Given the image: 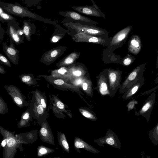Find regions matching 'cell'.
<instances>
[{
    "instance_id": "obj_1",
    "label": "cell",
    "mask_w": 158,
    "mask_h": 158,
    "mask_svg": "<svg viewBox=\"0 0 158 158\" xmlns=\"http://www.w3.org/2000/svg\"><path fill=\"white\" fill-rule=\"evenodd\" d=\"M0 133L6 139V144L3 148V158H14L17 152V149L23 150L22 144L24 143L19 134H15V131L11 132L0 126Z\"/></svg>"
},
{
    "instance_id": "obj_2",
    "label": "cell",
    "mask_w": 158,
    "mask_h": 158,
    "mask_svg": "<svg viewBox=\"0 0 158 158\" xmlns=\"http://www.w3.org/2000/svg\"><path fill=\"white\" fill-rule=\"evenodd\" d=\"M0 7L6 13L22 18L27 17L45 23L53 24L55 22L45 19L40 15L30 11L27 8L17 3H9L0 2Z\"/></svg>"
},
{
    "instance_id": "obj_3",
    "label": "cell",
    "mask_w": 158,
    "mask_h": 158,
    "mask_svg": "<svg viewBox=\"0 0 158 158\" xmlns=\"http://www.w3.org/2000/svg\"><path fill=\"white\" fill-rule=\"evenodd\" d=\"M64 25L75 31L97 37L108 38L109 32L103 29L95 26L81 24L75 22H68Z\"/></svg>"
},
{
    "instance_id": "obj_4",
    "label": "cell",
    "mask_w": 158,
    "mask_h": 158,
    "mask_svg": "<svg viewBox=\"0 0 158 158\" xmlns=\"http://www.w3.org/2000/svg\"><path fill=\"white\" fill-rule=\"evenodd\" d=\"M145 64L137 66L131 72L121 85L119 92L124 93L143 75Z\"/></svg>"
},
{
    "instance_id": "obj_5",
    "label": "cell",
    "mask_w": 158,
    "mask_h": 158,
    "mask_svg": "<svg viewBox=\"0 0 158 158\" xmlns=\"http://www.w3.org/2000/svg\"><path fill=\"white\" fill-rule=\"evenodd\" d=\"M107 71L109 96L113 97L121 86L122 72L111 69H107Z\"/></svg>"
},
{
    "instance_id": "obj_6",
    "label": "cell",
    "mask_w": 158,
    "mask_h": 158,
    "mask_svg": "<svg viewBox=\"0 0 158 158\" xmlns=\"http://www.w3.org/2000/svg\"><path fill=\"white\" fill-rule=\"evenodd\" d=\"M73 40L77 42L91 43L103 46H108L111 38L96 36L82 33H77L72 37Z\"/></svg>"
},
{
    "instance_id": "obj_7",
    "label": "cell",
    "mask_w": 158,
    "mask_h": 158,
    "mask_svg": "<svg viewBox=\"0 0 158 158\" xmlns=\"http://www.w3.org/2000/svg\"><path fill=\"white\" fill-rule=\"evenodd\" d=\"M7 32L10 38V42L19 45L24 43V36L20 35L22 29L16 21L7 22Z\"/></svg>"
},
{
    "instance_id": "obj_8",
    "label": "cell",
    "mask_w": 158,
    "mask_h": 158,
    "mask_svg": "<svg viewBox=\"0 0 158 158\" xmlns=\"http://www.w3.org/2000/svg\"><path fill=\"white\" fill-rule=\"evenodd\" d=\"M4 87L17 106L23 108L29 105L26 100V97L23 94L18 87L13 85H5Z\"/></svg>"
},
{
    "instance_id": "obj_9",
    "label": "cell",
    "mask_w": 158,
    "mask_h": 158,
    "mask_svg": "<svg viewBox=\"0 0 158 158\" xmlns=\"http://www.w3.org/2000/svg\"><path fill=\"white\" fill-rule=\"evenodd\" d=\"M132 28V26L129 25L117 33L111 38L107 48H109L110 50H114L121 46L124 41L126 40Z\"/></svg>"
},
{
    "instance_id": "obj_10",
    "label": "cell",
    "mask_w": 158,
    "mask_h": 158,
    "mask_svg": "<svg viewBox=\"0 0 158 158\" xmlns=\"http://www.w3.org/2000/svg\"><path fill=\"white\" fill-rule=\"evenodd\" d=\"M94 141L100 146H103L104 144H107L115 148H121V143L118 138L110 129L107 131L104 137L96 139Z\"/></svg>"
},
{
    "instance_id": "obj_11",
    "label": "cell",
    "mask_w": 158,
    "mask_h": 158,
    "mask_svg": "<svg viewBox=\"0 0 158 158\" xmlns=\"http://www.w3.org/2000/svg\"><path fill=\"white\" fill-rule=\"evenodd\" d=\"M155 95V93H152L147 98L143 106L138 112L135 111V114L138 116L141 115L144 117L148 121L151 112L156 102Z\"/></svg>"
},
{
    "instance_id": "obj_12",
    "label": "cell",
    "mask_w": 158,
    "mask_h": 158,
    "mask_svg": "<svg viewBox=\"0 0 158 158\" xmlns=\"http://www.w3.org/2000/svg\"><path fill=\"white\" fill-rule=\"evenodd\" d=\"M71 7L80 13L92 16L102 17L106 19L105 15L101 11L99 8H97L93 5L73 6H71Z\"/></svg>"
},
{
    "instance_id": "obj_13",
    "label": "cell",
    "mask_w": 158,
    "mask_h": 158,
    "mask_svg": "<svg viewBox=\"0 0 158 158\" xmlns=\"http://www.w3.org/2000/svg\"><path fill=\"white\" fill-rule=\"evenodd\" d=\"M2 47L3 51L9 61L14 64L17 65L19 58V52L15 48V45L13 43H11L9 45H8L6 42H5L2 43Z\"/></svg>"
},
{
    "instance_id": "obj_14",
    "label": "cell",
    "mask_w": 158,
    "mask_h": 158,
    "mask_svg": "<svg viewBox=\"0 0 158 158\" xmlns=\"http://www.w3.org/2000/svg\"><path fill=\"white\" fill-rule=\"evenodd\" d=\"M97 88L99 94L102 95H110L107 69L100 73L97 81Z\"/></svg>"
},
{
    "instance_id": "obj_15",
    "label": "cell",
    "mask_w": 158,
    "mask_h": 158,
    "mask_svg": "<svg viewBox=\"0 0 158 158\" xmlns=\"http://www.w3.org/2000/svg\"><path fill=\"white\" fill-rule=\"evenodd\" d=\"M39 134L40 138L43 141L55 145L53 135L47 122L42 123L39 131Z\"/></svg>"
},
{
    "instance_id": "obj_16",
    "label": "cell",
    "mask_w": 158,
    "mask_h": 158,
    "mask_svg": "<svg viewBox=\"0 0 158 158\" xmlns=\"http://www.w3.org/2000/svg\"><path fill=\"white\" fill-rule=\"evenodd\" d=\"M58 13L60 15L64 17L69 18L74 20L87 23L93 25L98 24V22L75 12L62 11H59Z\"/></svg>"
},
{
    "instance_id": "obj_17",
    "label": "cell",
    "mask_w": 158,
    "mask_h": 158,
    "mask_svg": "<svg viewBox=\"0 0 158 158\" xmlns=\"http://www.w3.org/2000/svg\"><path fill=\"white\" fill-rule=\"evenodd\" d=\"M142 43L140 38L137 35L132 36L129 40L128 50L129 52L135 55H137L141 49Z\"/></svg>"
},
{
    "instance_id": "obj_18",
    "label": "cell",
    "mask_w": 158,
    "mask_h": 158,
    "mask_svg": "<svg viewBox=\"0 0 158 158\" xmlns=\"http://www.w3.org/2000/svg\"><path fill=\"white\" fill-rule=\"evenodd\" d=\"M144 81V78L143 76L124 93L123 98L125 100L131 98L143 85Z\"/></svg>"
},
{
    "instance_id": "obj_19",
    "label": "cell",
    "mask_w": 158,
    "mask_h": 158,
    "mask_svg": "<svg viewBox=\"0 0 158 158\" xmlns=\"http://www.w3.org/2000/svg\"><path fill=\"white\" fill-rule=\"evenodd\" d=\"M74 146L75 149L83 148L86 151L96 154L99 153L100 151L89 144L82 139L76 137L74 141Z\"/></svg>"
},
{
    "instance_id": "obj_20",
    "label": "cell",
    "mask_w": 158,
    "mask_h": 158,
    "mask_svg": "<svg viewBox=\"0 0 158 158\" xmlns=\"http://www.w3.org/2000/svg\"><path fill=\"white\" fill-rule=\"evenodd\" d=\"M32 116L29 109L26 110L22 114L21 119L17 124L18 127L20 128L28 126V123Z\"/></svg>"
},
{
    "instance_id": "obj_21",
    "label": "cell",
    "mask_w": 158,
    "mask_h": 158,
    "mask_svg": "<svg viewBox=\"0 0 158 158\" xmlns=\"http://www.w3.org/2000/svg\"><path fill=\"white\" fill-rule=\"evenodd\" d=\"M33 25L30 22L27 20L23 21V31L27 40H31V36L33 33Z\"/></svg>"
},
{
    "instance_id": "obj_22",
    "label": "cell",
    "mask_w": 158,
    "mask_h": 158,
    "mask_svg": "<svg viewBox=\"0 0 158 158\" xmlns=\"http://www.w3.org/2000/svg\"><path fill=\"white\" fill-rule=\"evenodd\" d=\"M78 56L79 55L77 53H72L61 61L59 64L58 66H64L70 64L78 58Z\"/></svg>"
},
{
    "instance_id": "obj_23",
    "label": "cell",
    "mask_w": 158,
    "mask_h": 158,
    "mask_svg": "<svg viewBox=\"0 0 158 158\" xmlns=\"http://www.w3.org/2000/svg\"><path fill=\"white\" fill-rule=\"evenodd\" d=\"M58 141L62 148L68 153L69 152V147L64 134L61 132L58 133Z\"/></svg>"
},
{
    "instance_id": "obj_24",
    "label": "cell",
    "mask_w": 158,
    "mask_h": 158,
    "mask_svg": "<svg viewBox=\"0 0 158 158\" xmlns=\"http://www.w3.org/2000/svg\"><path fill=\"white\" fill-rule=\"evenodd\" d=\"M60 49L59 48H55L50 51L44 56V60L49 63L51 61L56 58L60 54Z\"/></svg>"
},
{
    "instance_id": "obj_25",
    "label": "cell",
    "mask_w": 158,
    "mask_h": 158,
    "mask_svg": "<svg viewBox=\"0 0 158 158\" xmlns=\"http://www.w3.org/2000/svg\"><path fill=\"white\" fill-rule=\"evenodd\" d=\"M21 81L23 83L28 85H34L35 81L32 75L24 74L19 76Z\"/></svg>"
},
{
    "instance_id": "obj_26",
    "label": "cell",
    "mask_w": 158,
    "mask_h": 158,
    "mask_svg": "<svg viewBox=\"0 0 158 158\" xmlns=\"http://www.w3.org/2000/svg\"><path fill=\"white\" fill-rule=\"evenodd\" d=\"M53 80V83L56 85L64 88L68 89L70 90H73L74 91H78V88L73 85L65 82L63 80L60 79Z\"/></svg>"
},
{
    "instance_id": "obj_27",
    "label": "cell",
    "mask_w": 158,
    "mask_h": 158,
    "mask_svg": "<svg viewBox=\"0 0 158 158\" xmlns=\"http://www.w3.org/2000/svg\"><path fill=\"white\" fill-rule=\"evenodd\" d=\"M16 19L11 15L5 11L0 7V21L2 23L5 22L16 21Z\"/></svg>"
},
{
    "instance_id": "obj_28",
    "label": "cell",
    "mask_w": 158,
    "mask_h": 158,
    "mask_svg": "<svg viewBox=\"0 0 158 158\" xmlns=\"http://www.w3.org/2000/svg\"><path fill=\"white\" fill-rule=\"evenodd\" d=\"M82 88L86 93L90 96L93 95V92L91 81L87 79H85L82 84Z\"/></svg>"
},
{
    "instance_id": "obj_29",
    "label": "cell",
    "mask_w": 158,
    "mask_h": 158,
    "mask_svg": "<svg viewBox=\"0 0 158 158\" xmlns=\"http://www.w3.org/2000/svg\"><path fill=\"white\" fill-rule=\"evenodd\" d=\"M158 124L149 132V138L155 145L158 143Z\"/></svg>"
},
{
    "instance_id": "obj_30",
    "label": "cell",
    "mask_w": 158,
    "mask_h": 158,
    "mask_svg": "<svg viewBox=\"0 0 158 158\" xmlns=\"http://www.w3.org/2000/svg\"><path fill=\"white\" fill-rule=\"evenodd\" d=\"M79 110L84 116L88 119L92 121H96L97 120V118L95 114L88 110L82 108H79Z\"/></svg>"
},
{
    "instance_id": "obj_31",
    "label": "cell",
    "mask_w": 158,
    "mask_h": 158,
    "mask_svg": "<svg viewBox=\"0 0 158 158\" xmlns=\"http://www.w3.org/2000/svg\"><path fill=\"white\" fill-rule=\"evenodd\" d=\"M54 150L44 146H39L37 150V155L41 156L53 152Z\"/></svg>"
},
{
    "instance_id": "obj_32",
    "label": "cell",
    "mask_w": 158,
    "mask_h": 158,
    "mask_svg": "<svg viewBox=\"0 0 158 158\" xmlns=\"http://www.w3.org/2000/svg\"><path fill=\"white\" fill-rule=\"evenodd\" d=\"M34 97L39 101L43 108L45 109L47 107L45 100L39 91L36 90L35 92Z\"/></svg>"
},
{
    "instance_id": "obj_33",
    "label": "cell",
    "mask_w": 158,
    "mask_h": 158,
    "mask_svg": "<svg viewBox=\"0 0 158 158\" xmlns=\"http://www.w3.org/2000/svg\"><path fill=\"white\" fill-rule=\"evenodd\" d=\"M8 112L7 105L0 96V114H4Z\"/></svg>"
},
{
    "instance_id": "obj_34",
    "label": "cell",
    "mask_w": 158,
    "mask_h": 158,
    "mask_svg": "<svg viewBox=\"0 0 158 158\" xmlns=\"http://www.w3.org/2000/svg\"><path fill=\"white\" fill-rule=\"evenodd\" d=\"M135 59V57L128 54L124 58L123 61V64L125 66H129L133 63Z\"/></svg>"
},
{
    "instance_id": "obj_35",
    "label": "cell",
    "mask_w": 158,
    "mask_h": 158,
    "mask_svg": "<svg viewBox=\"0 0 158 158\" xmlns=\"http://www.w3.org/2000/svg\"><path fill=\"white\" fill-rule=\"evenodd\" d=\"M54 106L59 110V111H65V106L64 103L57 98L55 99Z\"/></svg>"
},
{
    "instance_id": "obj_36",
    "label": "cell",
    "mask_w": 158,
    "mask_h": 158,
    "mask_svg": "<svg viewBox=\"0 0 158 158\" xmlns=\"http://www.w3.org/2000/svg\"><path fill=\"white\" fill-rule=\"evenodd\" d=\"M0 62L5 65L10 67V61L5 56L0 52Z\"/></svg>"
},
{
    "instance_id": "obj_37",
    "label": "cell",
    "mask_w": 158,
    "mask_h": 158,
    "mask_svg": "<svg viewBox=\"0 0 158 158\" xmlns=\"http://www.w3.org/2000/svg\"><path fill=\"white\" fill-rule=\"evenodd\" d=\"M28 6L31 7L35 6L43 0H22Z\"/></svg>"
},
{
    "instance_id": "obj_38",
    "label": "cell",
    "mask_w": 158,
    "mask_h": 158,
    "mask_svg": "<svg viewBox=\"0 0 158 158\" xmlns=\"http://www.w3.org/2000/svg\"><path fill=\"white\" fill-rule=\"evenodd\" d=\"M67 70L64 68H61L60 69L56 70L53 72L52 74L53 76L57 77L58 75L59 76L60 75H63L67 72Z\"/></svg>"
},
{
    "instance_id": "obj_39",
    "label": "cell",
    "mask_w": 158,
    "mask_h": 158,
    "mask_svg": "<svg viewBox=\"0 0 158 158\" xmlns=\"http://www.w3.org/2000/svg\"><path fill=\"white\" fill-rule=\"evenodd\" d=\"M137 101L135 100L130 101L127 105V111H130L131 110L133 109L135 105L137 104Z\"/></svg>"
},
{
    "instance_id": "obj_40",
    "label": "cell",
    "mask_w": 158,
    "mask_h": 158,
    "mask_svg": "<svg viewBox=\"0 0 158 158\" xmlns=\"http://www.w3.org/2000/svg\"><path fill=\"white\" fill-rule=\"evenodd\" d=\"M4 35V31L3 28L2 27L1 23L0 22V45L1 44V42L3 40Z\"/></svg>"
},
{
    "instance_id": "obj_41",
    "label": "cell",
    "mask_w": 158,
    "mask_h": 158,
    "mask_svg": "<svg viewBox=\"0 0 158 158\" xmlns=\"http://www.w3.org/2000/svg\"><path fill=\"white\" fill-rule=\"evenodd\" d=\"M85 79H82L81 78H78L74 80L73 83L75 85H81L83 82L84 81Z\"/></svg>"
},
{
    "instance_id": "obj_42",
    "label": "cell",
    "mask_w": 158,
    "mask_h": 158,
    "mask_svg": "<svg viewBox=\"0 0 158 158\" xmlns=\"http://www.w3.org/2000/svg\"><path fill=\"white\" fill-rule=\"evenodd\" d=\"M73 74L76 77H79L82 75V72L80 70H77L73 72Z\"/></svg>"
},
{
    "instance_id": "obj_43",
    "label": "cell",
    "mask_w": 158,
    "mask_h": 158,
    "mask_svg": "<svg viewBox=\"0 0 158 158\" xmlns=\"http://www.w3.org/2000/svg\"><path fill=\"white\" fill-rule=\"evenodd\" d=\"M60 37L58 36H54L53 37L52 39V40L53 42L56 43L60 39Z\"/></svg>"
},
{
    "instance_id": "obj_44",
    "label": "cell",
    "mask_w": 158,
    "mask_h": 158,
    "mask_svg": "<svg viewBox=\"0 0 158 158\" xmlns=\"http://www.w3.org/2000/svg\"><path fill=\"white\" fill-rule=\"evenodd\" d=\"M6 71L4 69L3 66L0 65V73L4 74L5 73Z\"/></svg>"
},
{
    "instance_id": "obj_45",
    "label": "cell",
    "mask_w": 158,
    "mask_h": 158,
    "mask_svg": "<svg viewBox=\"0 0 158 158\" xmlns=\"http://www.w3.org/2000/svg\"><path fill=\"white\" fill-rule=\"evenodd\" d=\"M93 3V5L94 6H95L97 8H99L97 5L96 4H95V2H94V1L93 0H90Z\"/></svg>"
},
{
    "instance_id": "obj_46",
    "label": "cell",
    "mask_w": 158,
    "mask_h": 158,
    "mask_svg": "<svg viewBox=\"0 0 158 158\" xmlns=\"http://www.w3.org/2000/svg\"><path fill=\"white\" fill-rule=\"evenodd\" d=\"M2 147V146H1V143H0V149L1 148V147Z\"/></svg>"
}]
</instances>
